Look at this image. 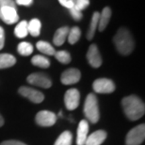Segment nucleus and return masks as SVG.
Listing matches in <instances>:
<instances>
[{
  "label": "nucleus",
  "instance_id": "obj_22",
  "mask_svg": "<svg viewBox=\"0 0 145 145\" xmlns=\"http://www.w3.org/2000/svg\"><path fill=\"white\" fill-rule=\"evenodd\" d=\"M14 34L17 38L23 39L26 38L28 34V29H27V22L26 21H21L17 24L14 29Z\"/></svg>",
  "mask_w": 145,
  "mask_h": 145
},
{
  "label": "nucleus",
  "instance_id": "obj_3",
  "mask_svg": "<svg viewBox=\"0 0 145 145\" xmlns=\"http://www.w3.org/2000/svg\"><path fill=\"white\" fill-rule=\"evenodd\" d=\"M84 114L87 121L96 124L99 121L100 112L98 106V99L94 94H89L84 103Z\"/></svg>",
  "mask_w": 145,
  "mask_h": 145
},
{
  "label": "nucleus",
  "instance_id": "obj_21",
  "mask_svg": "<svg viewBox=\"0 0 145 145\" xmlns=\"http://www.w3.org/2000/svg\"><path fill=\"white\" fill-rule=\"evenodd\" d=\"M31 63L36 67H42V69H47L50 66V61L47 57L44 55H34L31 59Z\"/></svg>",
  "mask_w": 145,
  "mask_h": 145
},
{
  "label": "nucleus",
  "instance_id": "obj_28",
  "mask_svg": "<svg viewBox=\"0 0 145 145\" xmlns=\"http://www.w3.org/2000/svg\"><path fill=\"white\" fill-rule=\"evenodd\" d=\"M69 10H70V13H71V15H72V17H73V20L80 21V20L82 19V17H83L82 12L79 11L78 10H76L75 7H72L71 8H69Z\"/></svg>",
  "mask_w": 145,
  "mask_h": 145
},
{
  "label": "nucleus",
  "instance_id": "obj_29",
  "mask_svg": "<svg viewBox=\"0 0 145 145\" xmlns=\"http://www.w3.org/2000/svg\"><path fill=\"white\" fill-rule=\"evenodd\" d=\"M4 7L16 8V6H15V2L13 0H0V8Z\"/></svg>",
  "mask_w": 145,
  "mask_h": 145
},
{
  "label": "nucleus",
  "instance_id": "obj_8",
  "mask_svg": "<svg viewBox=\"0 0 145 145\" xmlns=\"http://www.w3.org/2000/svg\"><path fill=\"white\" fill-rule=\"evenodd\" d=\"M26 81L32 85H37L42 88H49L52 86V82L47 75L44 73H32L27 77Z\"/></svg>",
  "mask_w": 145,
  "mask_h": 145
},
{
  "label": "nucleus",
  "instance_id": "obj_27",
  "mask_svg": "<svg viewBox=\"0 0 145 145\" xmlns=\"http://www.w3.org/2000/svg\"><path fill=\"white\" fill-rule=\"evenodd\" d=\"M89 5V0H75L73 7H75L76 10H78L79 11H82L83 10H85Z\"/></svg>",
  "mask_w": 145,
  "mask_h": 145
},
{
  "label": "nucleus",
  "instance_id": "obj_23",
  "mask_svg": "<svg viewBox=\"0 0 145 145\" xmlns=\"http://www.w3.org/2000/svg\"><path fill=\"white\" fill-rule=\"evenodd\" d=\"M73 135L70 131H64L57 138L54 145H72Z\"/></svg>",
  "mask_w": 145,
  "mask_h": 145
},
{
  "label": "nucleus",
  "instance_id": "obj_34",
  "mask_svg": "<svg viewBox=\"0 0 145 145\" xmlns=\"http://www.w3.org/2000/svg\"><path fill=\"white\" fill-rule=\"evenodd\" d=\"M4 125V119H3V117L0 115V126H2Z\"/></svg>",
  "mask_w": 145,
  "mask_h": 145
},
{
  "label": "nucleus",
  "instance_id": "obj_2",
  "mask_svg": "<svg viewBox=\"0 0 145 145\" xmlns=\"http://www.w3.org/2000/svg\"><path fill=\"white\" fill-rule=\"evenodd\" d=\"M114 44L120 54L122 55L130 54L134 50L135 42L130 32L124 27L120 28L113 38Z\"/></svg>",
  "mask_w": 145,
  "mask_h": 145
},
{
  "label": "nucleus",
  "instance_id": "obj_9",
  "mask_svg": "<svg viewBox=\"0 0 145 145\" xmlns=\"http://www.w3.org/2000/svg\"><path fill=\"white\" fill-rule=\"evenodd\" d=\"M35 121L41 126H52L57 122V115L49 110H42L37 113Z\"/></svg>",
  "mask_w": 145,
  "mask_h": 145
},
{
  "label": "nucleus",
  "instance_id": "obj_25",
  "mask_svg": "<svg viewBox=\"0 0 145 145\" xmlns=\"http://www.w3.org/2000/svg\"><path fill=\"white\" fill-rule=\"evenodd\" d=\"M17 51L23 56H27V55H30L33 52V46L28 42H21L18 45Z\"/></svg>",
  "mask_w": 145,
  "mask_h": 145
},
{
  "label": "nucleus",
  "instance_id": "obj_11",
  "mask_svg": "<svg viewBox=\"0 0 145 145\" xmlns=\"http://www.w3.org/2000/svg\"><path fill=\"white\" fill-rule=\"evenodd\" d=\"M81 78V73L77 69H68L61 74V82L65 85L75 84Z\"/></svg>",
  "mask_w": 145,
  "mask_h": 145
},
{
  "label": "nucleus",
  "instance_id": "obj_1",
  "mask_svg": "<svg viewBox=\"0 0 145 145\" xmlns=\"http://www.w3.org/2000/svg\"><path fill=\"white\" fill-rule=\"evenodd\" d=\"M122 105L126 117L131 121L138 120L144 115V103L137 95H128L124 97L122 101Z\"/></svg>",
  "mask_w": 145,
  "mask_h": 145
},
{
  "label": "nucleus",
  "instance_id": "obj_15",
  "mask_svg": "<svg viewBox=\"0 0 145 145\" xmlns=\"http://www.w3.org/2000/svg\"><path fill=\"white\" fill-rule=\"evenodd\" d=\"M111 18V10L107 7L103 8V10L99 14V21H98V29L99 31H104L109 23V20Z\"/></svg>",
  "mask_w": 145,
  "mask_h": 145
},
{
  "label": "nucleus",
  "instance_id": "obj_20",
  "mask_svg": "<svg viewBox=\"0 0 145 145\" xmlns=\"http://www.w3.org/2000/svg\"><path fill=\"white\" fill-rule=\"evenodd\" d=\"M36 47L41 52H42V54H47V55H54L55 52H56L55 48L50 44V43L44 41V40L37 42Z\"/></svg>",
  "mask_w": 145,
  "mask_h": 145
},
{
  "label": "nucleus",
  "instance_id": "obj_10",
  "mask_svg": "<svg viewBox=\"0 0 145 145\" xmlns=\"http://www.w3.org/2000/svg\"><path fill=\"white\" fill-rule=\"evenodd\" d=\"M0 19H2L7 24H13L19 20L16 8L4 7L0 8Z\"/></svg>",
  "mask_w": 145,
  "mask_h": 145
},
{
  "label": "nucleus",
  "instance_id": "obj_13",
  "mask_svg": "<svg viewBox=\"0 0 145 145\" xmlns=\"http://www.w3.org/2000/svg\"><path fill=\"white\" fill-rule=\"evenodd\" d=\"M89 130V122L87 120H81L79 122L77 132H76V145H85Z\"/></svg>",
  "mask_w": 145,
  "mask_h": 145
},
{
  "label": "nucleus",
  "instance_id": "obj_6",
  "mask_svg": "<svg viewBox=\"0 0 145 145\" xmlns=\"http://www.w3.org/2000/svg\"><path fill=\"white\" fill-rule=\"evenodd\" d=\"M80 102V94L77 89L72 88L66 91L64 95V104L67 110H73L78 107Z\"/></svg>",
  "mask_w": 145,
  "mask_h": 145
},
{
  "label": "nucleus",
  "instance_id": "obj_18",
  "mask_svg": "<svg viewBox=\"0 0 145 145\" xmlns=\"http://www.w3.org/2000/svg\"><path fill=\"white\" fill-rule=\"evenodd\" d=\"M99 12H94L92 15L91 24H89L88 33H87V39L89 40H91L94 37V34L96 32V29L98 28V21H99Z\"/></svg>",
  "mask_w": 145,
  "mask_h": 145
},
{
  "label": "nucleus",
  "instance_id": "obj_31",
  "mask_svg": "<svg viewBox=\"0 0 145 145\" xmlns=\"http://www.w3.org/2000/svg\"><path fill=\"white\" fill-rule=\"evenodd\" d=\"M5 44V32L4 29L0 26V50H2Z\"/></svg>",
  "mask_w": 145,
  "mask_h": 145
},
{
  "label": "nucleus",
  "instance_id": "obj_5",
  "mask_svg": "<svg viewBox=\"0 0 145 145\" xmlns=\"http://www.w3.org/2000/svg\"><path fill=\"white\" fill-rule=\"evenodd\" d=\"M92 88L96 93L110 94L115 90V84L111 80L107 78H100L93 82Z\"/></svg>",
  "mask_w": 145,
  "mask_h": 145
},
{
  "label": "nucleus",
  "instance_id": "obj_26",
  "mask_svg": "<svg viewBox=\"0 0 145 145\" xmlns=\"http://www.w3.org/2000/svg\"><path fill=\"white\" fill-rule=\"evenodd\" d=\"M55 57L58 62L62 63V64H69L72 60L71 58V55L68 52L66 51H58L55 52Z\"/></svg>",
  "mask_w": 145,
  "mask_h": 145
},
{
  "label": "nucleus",
  "instance_id": "obj_32",
  "mask_svg": "<svg viewBox=\"0 0 145 145\" xmlns=\"http://www.w3.org/2000/svg\"><path fill=\"white\" fill-rule=\"evenodd\" d=\"M0 145H26V144L24 142H21V141H18V140H6Z\"/></svg>",
  "mask_w": 145,
  "mask_h": 145
},
{
  "label": "nucleus",
  "instance_id": "obj_16",
  "mask_svg": "<svg viewBox=\"0 0 145 145\" xmlns=\"http://www.w3.org/2000/svg\"><path fill=\"white\" fill-rule=\"evenodd\" d=\"M68 33H69V27L67 26H63L58 28L56 33L54 35V39H53V42L56 46H61L65 42Z\"/></svg>",
  "mask_w": 145,
  "mask_h": 145
},
{
  "label": "nucleus",
  "instance_id": "obj_4",
  "mask_svg": "<svg viewBox=\"0 0 145 145\" xmlns=\"http://www.w3.org/2000/svg\"><path fill=\"white\" fill-rule=\"evenodd\" d=\"M145 138V125H138L128 132L125 138V145H140Z\"/></svg>",
  "mask_w": 145,
  "mask_h": 145
},
{
  "label": "nucleus",
  "instance_id": "obj_19",
  "mask_svg": "<svg viewBox=\"0 0 145 145\" xmlns=\"http://www.w3.org/2000/svg\"><path fill=\"white\" fill-rule=\"evenodd\" d=\"M42 24L40 20L38 19H32L29 23H27V29H28V33L32 37H38L41 32Z\"/></svg>",
  "mask_w": 145,
  "mask_h": 145
},
{
  "label": "nucleus",
  "instance_id": "obj_17",
  "mask_svg": "<svg viewBox=\"0 0 145 145\" xmlns=\"http://www.w3.org/2000/svg\"><path fill=\"white\" fill-rule=\"evenodd\" d=\"M16 63V58L10 54H0V69H8L14 66Z\"/></svg>",
  "mask_w": 145,
  "mask_h": 145
},
{
  "label": "nucleus",
  "instance_id": "obj_33",
  "mask_svg": "<svg viewBox=\"0 0 145 145\" xmlns=\"http://www.w3.org/2000/svg\"><path fill=\"white\" fill-rule=\"evenodd\" d=\"M14 2L22 6H30L33 3V0H15Z\"/></svg>",
  "mask_w": 145,
  "mask_h": 145
},
{
  "label": "nucleus",
  "instance_id": "obj_24",
  "mask_svg": "<svg viewBox=\"0 0 145 145\" xmlns=\"http://www.w3.org/2000/svg\"><path fill=\"white\" fill-rule=\"evenodd\" d=\"M80 36H81V31L78 28L77 26L73 27L72 29H69V33H68V41H69L70 44H75L80 39Z\"/></svg>",
  "mask_w": 145,
  "mask_h": 145
},
{
  "label": "nucleus",
  "instance_id": "obj_14",
  "mask_svg": "<svg viewBox=\"0 0 145 145\" xmlns=\"http://www.w3.org/2000/svg\"><path fill=\"white\" fill-rule=\"evenodd\" d=\"M107 133L104 130H97L88 136L85 141V145H101L106 140Z\"/></svg>",
  "mask_w": 145,
  "mask_h": 145
},
{
  "label": "nucleus",
  "instance_id": "obj_30",
  "mask_svg": "<svg viewBox=\"0 0 145 145\" xmlns=\"http://www.w3.org/2000/svg\"><path fill=\"white\" fill-rule=\"evenodd\" d=\"M75 1V0H58V2H60L63 7H65L67 8H71L72 7H73Z\"/></svg>",
  "mask_w": 145,
  "mask_h": 145
},
{
  "label": "nucleus",
  "instance_id": "obj_12",
  "mask_svg": "<svg viewBox=\"0 0 145 145\" xmlns=\"http://www.w3.org/2000/svg\"><path fill=\"white\" fill-rule=\"evenodd\" d=\"M87 59L89 64L92 67H95V69L99 67L102 65V57L100 52L95 44H91L89 46V50L87 52Z\"/></svg>",
  "mask_w": 145,
  "mask_h": 145
},
{
  "label": "nucleus",
  "instance_id": "obj_7",
  "mask_svg": "<svg viewBox=\"0 0 145 145\" xmlns=\"http://www.w3.org/2000/svg\"><path fill=\"white\" fill-rule=\"evenodd\" d=\"M19 94L23 95L24 97L27 98L33 103H42L44 99V95L42 92H40L36 89L31 87H26V86H22L19 88Z\"/></svg>",
  "mask_w": 145,
  "mask_h": 145
}]
</instances>
